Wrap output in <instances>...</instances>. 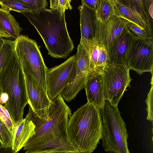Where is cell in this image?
<instances>
[{"label":"cell","instance_id":"cell-1","mask_svg":"<svg viewBox=\"0 0 153 153\" xmlns=\"http://www.w3.org/2000/svg\"><path fill=\"white\" fill-rule=\"evenodd\" d=\"M28 114L35 128L23 147L25 153L79 152L68 136L69 117L72 114L61 95L52 101L47 118L33 116L30 107Z\"/></svg>","mask_w":153,"mask_h":153},{"label":"cell","instance_id":"cell-2","mask_svg":"<svg viewBox=\"0 0 153 153\" xmlns=\"http://www.w3.org/2000/svg\"><path fill=\"white\" fill-rule=\"evenodd\" d=\"M22 14L39 33L48 55L61 58H66L71 54L74 46L67 29L65 13L46 8L37 12Z\"/></svg>","mask_w":153,"mask_h":153},{"label":"cell","instance_id":"cell-3","mask_svg":"<svg viewBox=\"0 0 153 153\" xmlns=\"http://www.w3.org/2000/svg\"><path fill=\"white\" fill-rule=\"evenodd\" d=\"M28 103L25 74L14 51L0 72V104L7 111L14 127L24 119Z\"/></svg>","mask_w":153,"mask_h":153},{"label":"cell","instance_id":"cell-4","mask_svg":"<svg viewBox=\"0 0 153 153\" xmlns=\"http://www.w3.org/2000/svg\"><path fill=\"white\" fill-rule=\"evenodd\" d=\"M102 131L101 111L91 103L87 102L69 118L68 136L79 152H93L99 143Z\"/></svg>","mask_w":153,"mask_h":153},{"label":"cell","instance_id":"cell-5","mask_svg":"<svg viewBox=\"0 0 153 153\" xmlns=\"http://www.w3.org/2000/svg\"><path fill=\"white\" fill-rule=\"evenodd\" d=\"M100 111L102 120L101 139L105 151L108 153H130L126 125L117 106L112 105L105 101Z\"/></svg>","mask_w":153,"mask_h":153},{"label":"cell","instance_id":"cell-6","mask_svg":"<svg viewBox=\"0 0 153 153\" xmlns=\"http://www.w3.org/2000/svg\"><path fill=\"white\" fill-rule=\"evenodd\" d=\"M14 41V51L25 74L33 78L47 92L46 66L40 46L27 36L20 35Z\"/></svg>","mask_w":153,"mask_h":153},{"label":"cell","instance_id":"cell-7","mask_svg":"<svg viewBox=\"0 0 153 153\" xmlns=\"http://www.w3.org/2000/svg\"><path fill=\"white\" fill-rule=\"evenodd\" d=\"M130 69L125 64H109L100 70L104 100L113 106L118 103L131 81Z\"/></svg>","mask_w":153,"mask_h":153},{"label":"cell","instance_id":"cell-8","mask_svg":"<svg viewBox=\"0 0 153 153\" xmlns=\"http://www.w3.org/2000/svg\"><path fill=\"white\" fill-rule=\"evenodd\" d=\"M75 55L71 56L60 65L50 68L46 73L47 93L51 100L60 95L74 80L76 73Z\"/></svg>","mask_w":153,"mask_h":153},{"label":"cell","instance_id":"cell-9","mask_svg":"<svg viewBox=\"0 0 153 153\" xmlns=\"http://www.w3.org/2000/svg\"><path fill=\"white\" fill-rule=\"evenodd\" d=\"M130 70L139 75L149 72L153 75V37L142 38L135 36L131 47L127 65Z\"/></svg>","mask_w":153,"mask_h":153},{"label":"cell","instance_id":"cell-10","mask_svg":"<svg viewBox=\"0 0 153 153\" xmlns=\"http://www.w3.org/2000/svg\"><path fill=\"white\" fill-rule=\"evenodd\" d=\"M75 56L76 68L75 77L60 94L63 100L68 102L74 99L79 92L84 88L90 70L89 55L80 43L78 45L77 52Z\"/></svg>","mask_w":153,"mask_h":153},{"label":"cell","instance_id":"cell-11","mask_svg":"<svg viewBox=\"0 0 153 153\" xmlns=\"http://www.w3.org/2000/svg\"><path fill=\"white\" fill-rule=\"evenodd\" d=\"M25 76L28 104L33 115L40 118H47L52 101L46 91L33 78L25 74Z\"/></svg>","mask_w":153,"mask_h":153},{"label":"cell","instance_id":"cell-12","mask_svg":"<svg viewBox=\"0 0 153 153\" xmlns=\"http://www.w3.org/2000/svg\"><path fill=\"white\" fill-rule=\"evenodd\" d=\"M129 23L128 21L115 16L105 22H101L95 18V38L107 51L111 44Z\"/></svg>","mask_w":153,"mask_h":153},{"label":"cell","instance_id":"cell-13","mask_svg":"<svg viewBox=\"0 0 153 153\" xmlns=\"http://www.w3.org/2000/svg\"><path fill=\"white\" fill-rule=\"evenodd\" d=\"M135 37L127 27H126L111 44L107 51L109 58V64L127 65L130 49Z\"/></svg>","mask_w":153,"mask_h":153},{"label":"cell","instance_id":"cell-14","mask_svg":"<svg viewBox=\"0 0 153 153\" xmlns=\"http://www.w3.org/2000/svg\"><path fill=\"white\" fill-rule=\"evenodd\" d=\"M99 71L97 70L89 72L84 88L88 102L101 110L103 108L105 101L104 97L102 76Z\"/></svg>","mask_w":153,"mask_h":153},{"label":"cell","instance_id":"cell-15","mask_svg":"<svg viewBox=\"0 0 153 153\" xmlns=\"http://www.w3.org/2000/svg\"><path fill=\"white\" fill-rule=\"evenodd\" d=\"M88 53L90 60V70H100L109 64V58L105 48L94 38L81 45Z\"/></svg>","mask_w":153,"mask_h":153},{"label":"cell","instance_id":"cell-16","mask_svg":"<svg viewBox=\"0 0 153 153\" xmlns=\"http://www.w3.org/2000/svg\"><path fill=\"white\" fill-rule=\"evenodd\" d=\"M131 10L143 29L150 37H152L151 26V18L149 8L153 0H122Z\"/></svg>","mask_w":153,"mask_h":153},{"label":"cell","instance_id":"cell-17","mask_svg":"<svg viewBox=\"0 0 153 153\" xmlns=\"http://www.w3.org/2000/svg\"><path fill=\"white\" fill-rule=\"evenodd\" d=\"M35 126L28 113L25 118L14 126L11 147L14 153L20 150L35 133Z\"/></svg>","mask_w":153,"mask_h":153},{"label":"cell","instance_id":"cell-18","mask_svg":"<svg viewBox=\"0 0 153 153\" xmlns=\"http://www.w3.org/2000/svg\"><path fill=\"white\" fill-rule=\"evenodd\" d=\"M79 10L81 38L80 44L82 45L95 38L94 11L82 4L78 7Z\"/></svg>","mask_w":153,"mask_h":153},{"label":"cell","instance_id":"cell-19","mask_svg":"<svg viewBox=\"0 0 153 153\" xmlns=\"http://www.w3.org/2000/svg\"><path fill=\"white\" fill-rule=\"evenodd\" d=\"M22 30L10 12L0 8V38L15 41Z\"/></svg>","mask_w":153,"mask_h":153},{"label":"cell","instance_id":"cell-20","mask_svg":"<svg viewBox=\"0 0 153 153\" xmlns=\"http://www.w3.org/2000/svg\"><path fill=\"white\" fill-rule=\"evenodd\" d=\"M111 0L114 9V16L126 20L143 29L142 26L133 13L124 3L122 0Z\"/></svg>","mask_w":153,"mask_h":153},{"label":"cell","instance_id":"cell-21","mask_svg":"<svg viewBox=\"0 0 153 153\" xmlns=\"http://www.w3.org/2000/svg\"><path fill=\"white\" fill-rule=\"evenodd\" d=\"M96 18L105 22L114 16V9L111 0H99L97 7L94 11Z\"/></svg>","mask_w":153,"mask_h":153},{"label":"cell","instance_id":"cell-22","mask_svg":"<svg viewBox=\"0 0 153 153\" xmlns=\"http://www.w3.org/2000/svg\"><path fill=\"white\" fill-rule=\"evenodd\" d=\"M14 41L0 38V72L4 63L14 52Z\"/></svg>","mask_w":153,"mask_h":153},{"label":"cell","instance_id":"cell-23","mask_svg":"<svg viewBox=\"0 0 153 153\" xmlns=\"http://www.w3.org/2000/svg\"><path fill=\"white\" fill-rule=\"evenodd\" d=\"M0 5L1 8L10 12L12 10L22 13L31 12L29 7L18 0H0Z\"/></svg>","mask_w":153,"mask_h":153},{"label":"cell","instance_id":"cell-24","mask_svg":"<svg viewBox=\"0 0 153 153\" xmlns=\"http://www.w3.org/2000/svg\"><path fill=\"white\" fill-rule=\"evenodd\" d=\"M12 134L4 122L0 118V143L1 146L11 147Z\"/></svg>","mask_w":153,"mask_h":153},{"label":"cell","instance_id":"cell-25","mask_svg":"<svg viewBox=\"0 0 153 153\" xmlns=\"http://www.w3.org/2000/svg\"><path fill=\"white\" fill-rule=\"evenodd\" d=\"M29 7L32 12H39L45 8L48 5L46 0H18Z\"/></svg>","mask_w":153,"mask_h":153},{"label":"cell","instance_id":"cell-26","mask_svg":"<svg viewBox=\"0 0 153 153\" xmlns=\"http://www.w3.org/2000/svg\"><path fill=\"white\" fill-rule=\"evenodd\" d=\"M71 1L70 0H51L50 1V8L51 9L57 10L62 14L65 13L66 10L72 9Z\"/></svg>","mask_w":153,"mask_h":153},{"label":"cell","instance_id":"cell-27","mask_svg":"<svg viewBox=\"0 0 153 153\" xmlns=\"http://www.w3.org/2000/svg\"><path fill=\"white\" fill-rule=\"evenodd\" d=\"M151 87L148 94L146 100V102L147 104V107L146 110L147 112V115L146 119L151 122L153 124V78H152L151 82Z\"/></svg>","mask_w":153,"mask_h":153},{"label":"cell","instance_id":"cell-28","mask_svg":"<svg viewBox=\"0 0 153 153\" xmlns=\"http://www.w3.org/2000/svg\"><path fill=\"white\" fill-rule=\"evenodd\" d=\"M127 27L135 36L142 38H148L150 37L145 31L140 27L132 23H129Z\"/></svg>","mask_w":153,"mask_h":153},{"label":"cell","instance_id":"cell-29","mask_svg":"<svg viewBox=\"0 0 153 153\" xmlns=\"http://www.w3.org/2000/svg\"><path fill=\"white\" fill-rule=\"evenodd\" d=\"M4 108V107L0 104V118L4 122L12 134L14 127L12 121L4 112L3 110Z\"/></svg>","mask_w":153,"mask_h":153},{"label":"cell","instance_id":"cell-30","mask_svg":"<svg viewBox=\"0 0 153 153\" xmlns=\"http://www.w3.org/2000/svg\"><path fill=\"white\" fill-rule=\"evenodd\" d=\"M99 1V0H82L81 2L82 4L95 11L97 7Z\"/></svg>","mask_w":153,"mask_h":153},{"label":"cell","instance_id":"cell-31","mask_svg":"<svg viewBox=\"0 0 153 153\" xmlns=\"http://www.w3.org/2000/svg\"><path fill=\"white\" fill-rule=\"evenodd\" d=\"M0 153H14L11 146H0ZM16 153H18V152Z\"/></svg>","mask_w":153,"mask_h":153},{"label":"cell","instance_id":"cell-32","mask_svg":"<svg viewBox=\"0 0 153 153\" xmlns=\"http://www.w3.org/2000/svg\"><path fill=\"white\" fill-rule=\"evenodd\" d=\"M68 153L65 152H44V153Z\"/></svg>","mask_w":153,"mask_h":153}]
</instances>
